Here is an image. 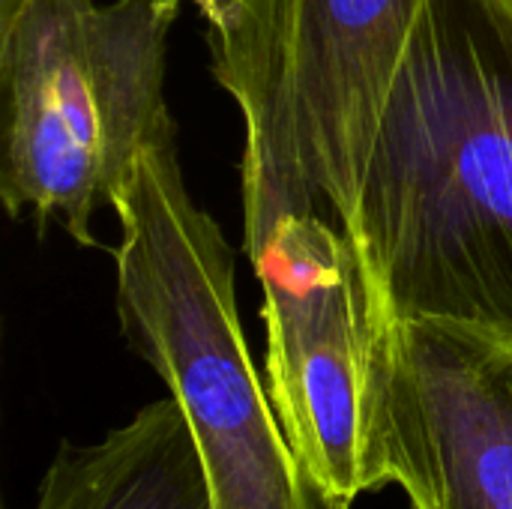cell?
<instances>
[{"label": "cell", "instance_id": "cell-1", "mask_svg": "<svg viewBox=\"0 0 512 509\" xmlns=\"http://www.w3.org/2000/svg\"><path fill=\"white\" fill-rule=\"evenodd\" d=\"M402 321L512 339V12L426 0L348 225Z\"/></svg>", "mask_w": 512, "mask_h": 509}, {"label": "cell", "instance_id": "cell-2", "mask_svg": "<svg viewBox=\"0 0 512 509\" xmlns=\"http://www.w3.org/2000/svg\"><path fill=\"white\" fill-rule=\"evenodd\" d=\"M114 216L120 327L180 399L216 509H327L252 363L234 255L216 219L189 195L174 141L135 162Z\"/></svg>", "mask_w": 512, "mask_h": 509}, {"label": "cell", "instance_id": "cell-3", "mask_svg": "<svg viewBox=\"0 0 512 509\" xmlns=\"http://www.w3.org/2000/svg\"><path fill=\"white\" fill-rule=\"evenodd\" d=\"M177 0H0V198L39 231L99 246L135 162L174 141L165 99Z\"/></svg>", "mask_w": 512, "mask_h": 509}, {"label": "cell", "instance_id": "cell-4", "mask_svg": "<svg viewBox=\"0 0 512 509\" xmlns=\"http://www.w3.org/2000/svg\"><path fill=\"white\" fill-rule=\"evenodd\" d=\"M423 3L198 0L213 33V75L246 126L243 222L324 213L348 234Z\"/></svg>", "mask_w": 512, "mask_h": 509}, {"label": "cell", "instance_id": "cell-5", "mask_svg": "<svg viewBox=\"0 0 512 509\" xmlns=\"http://www.w3.org/2000/svg\"><path fill=\"white\" fill-rule=\"evenodd\" d=\"M264 291L267 393L327 509H351L363 483L375 300L354 240L324 213L243 222Z\"/></svg>", "mask_w": 512, "mask_h": 509}, {"label": "cell", "instance_id": "cell-6", "mask_svg": "<svg viewBox=\"0 0 512 509\" xmlns=\"http://www.w3.org/2000/svg\"><path fill=\"white\" fill-rule=\"evenodd\" d=\"M372 300L366 492L399 486L411 509H512V339L402 321Z\"/></svg>", "mask_w": 512, "mask_h": 509}, {"label": "cell", "instance_id": "cell-7", "mask_svg": "<svg viewBox=\"0 0 512 509\" xmlns=\"http://www.w3.org/2000/svg\"><path fill=\"white\" fill-rule=\"evenodd\" d=\"M33 509H216L180 399L168 393L144 405L99 444H63Z\"/></svg>", "mask_w": 512, "mask_h": 509}, {"label": "cell", "instance_id": "cell-8", "mask_svg": "<svg viewBox=\"0 0 512 509\" xmlns=\"http://www.w3.org/2000/svg\"><path fill=\"white\" fill-rule=\"evenodd\" d=\"M504 6H507V9H510V12H512V0H504Z\"/></svg>", "mask_w": 512, "mask_h": 509}]
</instances>
